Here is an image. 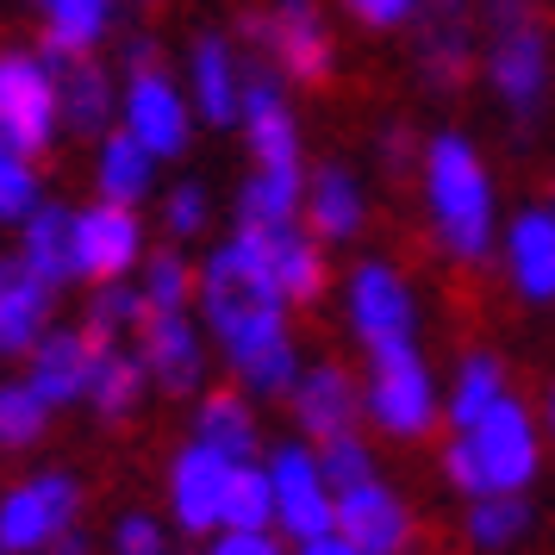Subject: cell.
<instances>
[{"instance_id":"1","label":"cell","mask_w":555,"mask_h":555,"mask_svg":"<svg viewBox=\"0 0 555 555\" xmlns=\"http://www.w3.org/2000/svg\"><path fill=\"white\" fill-rule=\"evenodd\" d=\"M443 468H450V480L462 487V493H475V500H480V493H512V487H525L530 468H537V437H530V418L500 393V400L487 405L475 425L450 443Z\"/></svg>"},{"instance_id":"2","label":"cell","mask_w":555,"mask_h":555,"mask_svg":"<svg viewBox=\"0 0 555 555\" xmlns=\"http://www.w3.org/2000/svg\"><path fill=\"white\" fill-rule=\"evenodd\" d=\"M201 300H206L212 331H219V344L237 337V331L262 325V319H281L287 300H281L275 275H269V256H262L250 225H237L225 250H212V262H206V275H201Z\"/></svg>"},{"instance_id":"3","label":"cell","mask_w":555,"mask_h":555,"mask_svg":"<svg viewBox=\"0 0 555 555\" xmlns=\"http://www.w3.org/2000/svg\"><path fill=\"white\" fill-rule=\"evenodd\" d=\"M425 188H430V212H437V231L455 256H480L487 237H493V188H487V169L480 156L462 144V138H437L425 156Z\"/></svg>"},{"instance_id":"4","label":"cell","mask_w":555,"mask_h":555,"mask_svg":"<svg viewBox=\"0 0 555 555\" xmlns=\"http://www.w3.org/2000/svg\"><path fill=\"white\" fill-rule=\"evenodd\" d=\"M76 505H81V487L69 475H38L7 487V500H0V555H38L56 530L76 525Z\"/></svg>"},{"instance_id":"5","label":"cell","mask_w":555,"mask_h":555,"mask_svg":"<svg viewBox=\"0 0 555 555\" xmlns=\"http://www.w3.org/2000/svg\"><path fill=\"white\" fill-rule=\"evenodd\" d=\"M56 76L44 56H0V131L20 144L26 156L51 151L56 138Z\"/></svg>"},{"instance_id":"6","label":"cell","mask_w":555,"mask_h":555,"mask_svg":"<svg viewBox=\"0 0 555 555\" xmlns=\"http://www.w3.org/2000/svg\"><path fill=\"white\" fill-rule=\"evenodd\" d=\"M369 356H375L369 412H375L393 437H418V430H430V418H437V393H430L425 362L412 356V337H400V344H375Z\"/></svg>"},{"instance_id":"7","label":"cell","mask_w":555,"mask_h":555,"mask_svg":"<svg viewBox=\"0 0 555 555\" xmlns=\"http://www.w3.org/2000/svg\"><path fill=\"white\" fill-rule=\"evenodd\" d=\"M493 81L518 113L543 94V20L530 0H493Z\"/></svg>"},{"instance_id":"8","label":"cell","mask_w":555,"mask_h":555,"mask_svg":"<svg viewBox=\"0 0 555 555\" xmlns=\"http://www.w3.org/2000/svg\"><path fill=\"white\" fill-rule=\"evenodd\" d=\"M244 31L262 38L294 81H325L331 76V31H325V20H319L312 0H275V13L244 20Z\"/></svg>"},{"instance_id":"9","label":"cell","mask_w":555,"mask_h":555,"mask_svg":"<svg viewBox=\"0 0 555 555\" xmlns=\"http://www.w3.org/2000/svg\"><path fill=\"white\" fill-rule=\"evenodd\" d=\"M144 262V225L119 201H101L76 212V275L88 281H119L126 269Z\"/></svg>"},{"instance_id":"10","label":"cell","mask_w":555,"mask_h":555,"mask_svg":"<svg viewBox=\"0 0 555 555\" xmlns=\"http://www.w3.org/2000/svg\"><path fill=\"white\" fill-rule=\"evenodd\" d=\"M269 487H275V518L287 525V537H319V530H331V505H337V493H331L325 468H319V455L300 450V443H287V450H275V462H269Z\"/></svg>"},{"instance_id":"11","label":"cell","mask_w":555,"mask_h":555,"mask_svg":"<svg viewBox=\"0 0 555 555\" xmlns=\"http://www.w3.org/2000/svg\"><path fill=\"white\" fill-rule=\"evenodd\" d=\"M138 356H144V369L151 380H163L169 393H194L201 387V331L188 325V312H163V306H144V319H138Z\"/></svg>"},{"instance_id":"12","label":"cell","mask_w":555,"mask_h":555,"mask_svg":"<svg viewBox=\"0 0 555 555\" xmlns=\"http://www.w3.org/2000/svg\"><path fill=\"white\" fill-rule=\"evenodd\" d=\"M126 131L151 156L188 151V101L176 94V81L156 69H131L126 81Z\"/></svg>"},{"instance_id":"13","label":"cell","mask_w":555,"mask_h":555,"mask_svg":"<svg viewBox=\"0 0 555 555\" xmlns=\"http://www.w3.org/2000/svg\"><path fill=\"white\" fill-rule=\"evenodd\" d=\"M231 468H237V462H231V455H219L212 443H201V437L176 455V468H169V500H176L181 530H212V525H219Z\"/></svg>"},{"instance_id":"14","label":"cell","mask_w":555,"mask_h":555,"mask_svg":"<svg viewBox=\"0 0 555 555\" xmlns=\"http://www.w3.org/2000/svg\"><path fill=\"white\" fill-rule=\"evenodd\" d=\"M331 530L350 537V543H362V550H375V555H393L405 543V505L369 475V480H356V487L337 493V505H331Z\"/></svg>"},{"instance_id":"15","label":"cell","mask_w":555,"mask_h":555,"mask_svg":"<svg viewBox=\"0 0 555 555\" xmlns=\"http://www.w3.org/2000/svg\"><path fill=\"white\" fill-rule=\"evenodd\" d=\"M350 325L356 337L375 350V344H400V337H412V300H405V281L393 275V269H380V262H369V269H356L350 281Z\"/></svg>"},{"instance_id":"16","label":"cell","mask_w":555,"mask_h":555,"mask_svg":"<svg viewBox=\"0 0 555 555\" xmlns=\"http://www.w3.org/2000/svg\"><path fill=\"white\" fill-rule=\"evenodd\" d=\"M56 76V106H63V119L81 131V138H101L106 119H113V81L106 69L94 63L88 51H44Z\"/></svg>"},{"instance_id":"17","label":"cell","mask_w":555,"mask_h":555,"mask_svg":"<svg viewBox=\"0 0 555 555\" xmlns=\"http://www.w3.org/2000/svg\"><path fill=\"white\" fill-rule=\"evenodd\" d=\"M51 281H38L26 269V256H7L0 262V356L31 350L44 325H51Z\"/></svg>"},{"instance_id":"18","label":"cell","mask_w":555,"mask_h":555,"mask_svg":"<svg viewBox=\"0 0 555 555\" xmlns=\"http://www.w3.org/2000/svg\"><path fill=\"white\" fill-rule=\"evenodd\" d=\"M88 356H94V337L88 331H44L31 344V369L26 387L44 405H69L88 393Z\"/></svg>"},{"instance_id":"19","label":"cell","mask_w":555,"mask_h":555,"mask_svg":"<svg viewBox=\"0 0 555 555\" xmlns=\"http://www.w3.org/2000/svg\"><path fill=\"white\" fill-rule=\"evenodd\" d=\"M81 331L94 337V356H88V393H81V400H94L101 418H126L131 405L144 400V380H151L144 356L119 350V337H106V331H94V325H81Z\"/></svg>"},{"instance_id":"20","label":"cell","mask_w":555,"mask_h":555,"mask_svg":"<svg viewBox=\"0 0 555 555\" xmlns=\"http://www.w3.org/2000/svg\"><path fill=\"white\" fill-rule=\"evenodd\" d=\"M244 225V219H237ZM256 244H262V256H269V275H275L281 300H319L325 294V256L312 250V237L306 231H294V219L287 225H250Z\"/></svg>"},{"instance_id":"21","label":"cell","mask_w":555,"mask_h":555,"mask_svg":"<svg viewBox=\"0 0 555 555\" xmlns=\"http://www.w3.org/2000/svg\"><path fill=\"white\" fill-rule=\"evenodd\" d=\"M294 412H300V430L312 437V443H331V437H344V430H356V387L344 369H312V375H300L294 387Z\"/></svg>"},{"instance_id":"22","label":"cell","mask_w":555,"mask_h":555,"mask_svg":"<svg viewBox=\"0 0 555 555\" xmlns=\"http://www.w3.org/2000/svg\"><path fill=\"white\" fill-rule=\"evenodd\" d=\"M225 356H231V369L250 380L256 393H287V387L300 380V369H294V344H287V325H281V319H262V325L225 337Z\"/></svg>"},{"instance_id":"23","label":"cell","mask_w":555,"mask_h":555,"mask_svg":"<svg viewBox=\"0 0 555 555\" xmlns=\"http://www.w3.org/2000/svg\"><path fill=\"white\" fill-rule=\"evenodd\" d=\"M20 225H26V244H20V256H26L31 275L51 281V287L76 281V212H69V206L38 201L26 219H20Z\"/></svg>"},{"instance_id":"24","label":"cell","mask_w":555,"mask_h":555,"mask_svg":"<svg viewBox=\"0 0 555 555\" xmlns=\"http://www.w3.org/2000/svg\"><path fill=\"white\" fill-rule=\"evenodd\" d=\"M237 119L250 126V151L262 156V163H300V131H294V119H287V106H281V94H275L269 76L244 81Z\"/></svg>"},{"instance_id":"25","label":"cell","mask_w":555,"mask_h":555,"mask_svg":"<svg viewBox=\"0 0 555 555\" xmlns=\"http://www.w3.org/2000/svg\"><path fill=\"white\" fill-rule=\"evenodd\" d=\"M194 101H201L206 126H231V119H237L244 81H237V63H231L225 38H201V44H194Z\"/></svg>"},{"instance_id":"26","label":"cell","mask_w":555,"mask_h":555,"mask_svg":"<svg viewBox=\"0 0 555 555\" xmlns=\"http://www.w3.org/2000/svg\"><path fill=\"white\" fill-rule=\"evenodd\" d=\"M300 163H262L250 181H244V201H237V219L244 225H287L300 212Z\"/></svg>"},{"instance_id":"27","label":"cell","mask_w":555,"mask_h":555,"mask_svg":"<svg viewBox=\"0 0 555 555\" xmlns=\"http://www.w3.org/2000/svg\"><path fill=\"white\" fill-rule=\"evenodd\" d=\"M512 275L530 300H555V219L550 212H525L512 225Z\"/></svg>"},{"instance_id":"28","label":"cell","mask_w":555,"mask_h":555,"mask_svg":"<svg viewBox=\"0 0 555 555\" xmlns=\"http://www.w3.org/2000/svg\"><path fill=\"white\" fill-rule=\"evenodd\" d=\"M151 176H156V156L131 138V131H106L101 144V201H119V206H138L151 194Z\"/></svg>"},{"instance_id":"29","label":"cell","mask_w":555,"mask_h":555,"mask_svg":"<svg viewBox=\"0 0 555 555\" xmlns=\"http://www.w3.org/2000/svg\"><path fill=\"white\" fill-rule=\"evenodd\" d=\"M306 219L319 237H356L362 225V194H356L350 169H319L306 181Z\"/></svg>"},{"instance_id":"30","label":"cell","mask_w":555,"mask_h":555,"mask_svg":"<svg viewBox=\"0 0 555 555\" xmlns=\"http://www.w3.org/2000/svg\"><path fill=\"white\" fill-rule=\"evenodd\" d=\"M44 26H51V51H94L113 26V0H38Z\"/></svg>"},{"instance_id":"31","label":"cell","mask_w":555,"mask_h":555,"mask_svg":"<svg viewBox=\"0 0 555 555\" xmlns=\"http://www.w3.org/2000/svg\"><path fill=\"white\" fill-rule=\"evenodd\" d=\"M201 443H212L219 455H231V462H250L256 455V418L250 405L237 400V393H212V400L201 405V430H194Z\"/></svg>"},{"instance_id":"32","label":"cell","mask_w":555,"mask_h":555,"mask_svg":"<svg viewBox=\"0 0 555 555\" xmlns=\"http://www.w3.org/2000/svg\"><path fill=\"white\" fill-rule=\"evenodd\" d=\"M219 525L225 530H269L275 525V487H269V468H256V462H237V468H231Z\"/></svg>"},{"instance_id":"33","label":"cell","mask_w":555,"mask_h":555,"mask_svg":"<svg viewBox=\"0 0 555 555\" xmlns=\"http://www.w3.org/2000/svg\"><path fill=\"white\" fill-rule=\"evenodd\" d=\"M505 393V375H500V362H493V356H468V362H462V380H455V400H450V418L462 430L475 425L480 412H487V405L500 400Z\"/></svg>"},{"instance_id":"34","label":"cell","mask_w":555,"mask_h":555,"mask_svg":"<svg viewBox=\"0 0 555 555\" xmlns=\"http://www.w3.org/2000/svg\"><path fill=\"white\" fill-rule=\"evenodd\" d=\"M44 412H51V405L38 400L26 380L0 387V450H26V443H38V430H44Z\"/></svg>"},{"instance_id":"35","label":"cell","mask_w":555,"mask_h":555,"mask_svg":"<svg viewBox=\"0 0 555 555\" xmlns=\"http://www.w3.org/2000/svg\"><path fill=\"white\" fill-rule=\"evenodd\" d=\"M38 206V176H31V156L0 131V219H26Z\"/></svg>"},{"instance_id":"36","label":"cell","mask_w":555,"mask_h":555,"mask_svg":"<svg viewBox=\"0 0 555 555\" xmlns=\"http://www.w3.org/2000/svg\"><path fill=\"white\" fill-rule=\"evenodd\" d=\"M525 500H505V493H480L475 512H468V537H475L480 550H500V543H512L518 530H525Z\"/></svg>"},{"instance_id":"37","label":"cell","mask_w":555,"mask_h":555,"mask_svg":"<svg viewBox=\"0 0 555 555\" xmlns=\"http://www.w3.org/2000/svg\"><path fill=\"white\" fill-rule=\"evenodd\" d=\"M188 287H194V275H188V262H181V250H156L144 256V306H163V312H176V306H188Z\"/></svg>"},{"instance_id":"38","label":"cell","mask_w":555,"mask_h":555,"mask_svg":"<svg viewBox=\"0 0 555 555\" xmlns=\"http://www.w3.org/2000/svg\"><path fill=\"white\" fill-rule=\"evenodd\" d=\"M144 319V294L138 287H119V281H101V294H94V312H88V325L106 331V337H119V331H138Z\"/></svg>"},{"instance_id":"39","label":"cell","mask_w":555,"mask_h":555,"mask_svg":"<svg viewBox=\"0 0 555 555\" xmlns=\"http://www.w3.org/2000/svg\"><path fill=\"white\" fill-rule=\"evenodd\" d=\"M319 468H325L331 493H344V487H356V480H369V450L356 443V430H344V437H331V443H319Z\"/></svg>"},{"instance_id":"40","label":"cell","mask_w":555,"mask_h":555,"mask_svg":"<svg viewBox=\"0 0 555 555\" xmlns=\"http://www.w3.org/2000/svg\"><path fill=\"white\" fill-rule=\"evenodd\" d=\"M113 555H169L163 525H156V518H144V512H126V518L113 525Z\"/></svg>"},{"instance_id":"41","label":"cell","mask_w":555,"mask_h":555,"mask_svg":"<svg viewBox=\"0 0 555 555\" xmlns=\"http://www.w3.org/2000/svg\"><path fill=\"white\" fill-rule=\"evenodd\" d=\"M163 219H169V237H194V231L206 225V194L194 181H181L176 194L163 201Z\"/></svg>"},{"instance_id":"42","label":"cell","mask_w":555,"mask_h":555,"mask_svg":"<svg viewBox=\"0 0 555 555\" xmlns=\"http://www.w3.org/2000/svg\"><path fill=\"white\" fill-rule=\"evenodd\" d=\"M362 26H375V31H393V26H405L412 13H418V0H344Z\"/></svg>"},{"instance_id":"43","label":"cell","mask_w":555,"mask_h":555,"mask_svg":"<svg viewBox=\"0 0 555 555\" xmlns=\"http://www.w3.org/2000/svg\"><path fill=\"white\" fill-rule=\"evenodd\" d=\"M212 555H281V543L269 530H225V537L212 543Z\"/></svg>"},{"instance_id":"44","label":"cell","mask_w":555,"mask_h":555,"mask_svg":"<svg viewBox=\"0 0 555 555\" xmlns=\"http://www.w3.org/2000/svg\"><path fill=\"white\" fill-rule=\"evenodd\" d=\"M300 555H375L362 550V543H350V537H337V530H319V537H306Z\"/></svg>"},{"instance_id":"45","label":"cell","mask_w":555,"mask_h":555,"mask_svg":"<svg viewBox=\"0 0 555 555\" xmlns=\"http://www.w3.org/2000/svg\"><path fill=\"white\" fill-rule=\"evenodd\" d=\"M38 555H88V537H81V530H56Z\"/></svg>"},{"instance_id":"46","label":"cell","mask_w":555,"mask_h":555,"mask_svg":"<svg viewBox=\"0 0 555 555\" xmlns=\"http://www.w3.org/2000/svg\"><path fill=\"white\" fill-rule=\"evenodd\" d=\"M126 56H131V69H156V44H151V38H131Z\"/></svg>"},{"instance_id":"47","label":"cell","mask_w":555,"mask_h":555,"mask_svg":"<svg viewBox=\"0 0 555 555\" xmlns=\"http://www.w3.org/2000/svg\"><path fill=\"white\" fill-rule=\"evenodd\" d=\"M550 418H555V400H550Z\"/></svg>"}]
</instances>
